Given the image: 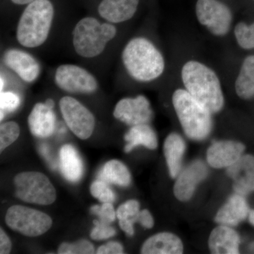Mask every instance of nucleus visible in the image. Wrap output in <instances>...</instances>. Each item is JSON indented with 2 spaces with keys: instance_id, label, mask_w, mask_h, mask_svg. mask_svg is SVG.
<instances>
[{
  "instance_id": "nucleus-24",
  "label": "nucleus",
  "mask_w": 254,
  "mask_h": 254,
  "mask_svg": "<svg viewBox=\"0 0 254 254\" xmlns=\"http://www.w3.org/2000/svg\"><path fill=\"white\" fill-rule=\"evenodd\" d=\"M235 89L237 96L241 99H254V55H248L242 62L235 79Z\"/></svg>"
},
{
  "instance_id": "nucleus-40",
  "label": "nucleus",
  "mask_w": 254,
  "mask_h": 254,
  "mask_svg": "<svg viewBox=\"0 0 254 254\" xmlns=\"http://www.w3.org/2000/svg\"><path fill=\"white\" fill-rule=\"evenodd\" d=\"M3 87H4V79L1 77V92H2Z\"/></svg>"
},
{
  "instance_id": "nucleus-36",
  "label": "nucleus",
  "mask_w": 254,
  "mask_h": 254,
  "mask_svg": "<svg viewBox=\"0 0 254 254\" xmlns=\"http://www.w3.org/2000/svg\"><path fill=\"white\" fill-rule=\"evenodd\" d=\"M11 250V242L2 229L0 230V254H9Z\"/></svg>"
},
{
  "instance_id": "nucleus-10",
  "label": "nucleus",
  "mask_w": 254,
  "mask_h": 254,
  "mask_svg": "<svg viewBox=\"0 0 254 254\" xmlns=\"http://www.w3.org/2000/svg\"><path fill=\"white\" fill-rule=\"evenodd\" d=\"M55 81L60 89L71 93L89 94L98 89V82L85 68L73 64H63L57 68Z\"/></svg>"
},
{
  "instance_id": "nucleus-14",
  "label": "nucleus",
  "mask_w": 254,
  "mask_h": 254,
  "mask_svg": "<svg viewBox=\"0 0 254 254\" xmlns=\"http://www.w3.org/2000/svg\"><path fill=\"white\" fill-rule=\"evenodd\" d=\"M227 176L233 182L235 193L247 195L254 192V156L244 154L227 168Z\"/></svg>"
},
{
  "instance_id": "nucleus-13",
  "label": "nucleus",
  "mask_w": 254,
  "mask_h": 254,
  "mask_svg": "<svg viewBox=\"0 0 254 254\" xmlns=\"http://www.w3.org/2000/svg\"><path fill=\"white\" fill-rule=\"evenodd\" d=\"M246 146L242 142L223 140L213 142L206 152V161L215 169L228 168L244 155Z\"/></svg>"
},
{
  "instance_id": "nucleus-37",
  "label": "nucleus",
  "mask_w": 254,
  "mask_h": 254,
  "mask_svg": "<svg viewBox=\"0 0 254 254\" xmlns=\"http://www.w3.org/2000/svg\"><path fill=\"white\" fill-rule=\"evenodd\" d=\"M40 150H41L42 155H43V157L48 160V162H49L50 165H51V166H53V168H55V167H56V164H55V161H53V157H52L51 153H50V149L49 148H48V145L43 143V144L41 145V147H40Z\"/></svg>"
},
{
  "instance_id": "nucleus-19",
  "label": "nucleus",
  "mask_w": 254,
  "mask_h": 254,
  "mask_svg": "<svg viewBox=\"0 0 254 254\" xmlns=\"http://www.w3.org/2000/svg\"><path fill=\"white\" fill-rule=\"evenodd\" d=\"M139 0H103L98 6L101 17L112 23L125 22L136 14Z\"/></svg>"
},
{
  "instance_id": "nucleus-29",
  "label": "nucleus",
  "mask_w": 254,
  "mask_h": 254,
  "mask_svg": "<svg viewBox=\"0 0 254 254\" xmlns=\"http://www.w3.org/2000/svg\"><path fill=\"white\" fill-rule=\"evenodd\" d=\"M91 193L93 197L102 203H113L116 198L108 182L102 180H96L92 184Z\"/></svg>"
},
{
  "instance_id": "nucleus-5",
  "label": "nucleus",
  "mask_w": 254,
  "mask_h": 254,
  "mask_svg": "<svg viewBox=\"0 0 254 254\" xmlns=\"http://www.w3.org/2000/svg\"><path fill=\"white\" fill-rule=\"evenodd\" d=\"M117 28L109 23H100L93 17L82 18L73 31V45L78 55L93 58L103 53L117 35Z\"/></svg>"
},
{
  "instance_id": "nucleus-27",
  "label": "nucleus",
  "mask_w": 254,
  "mask_h": 254,
  "mask_svg": "<svg viewBox=\"0 0 254 254\" xmlns=\"http://www.w3.org/2000/svg\"><path fill=\"white\" fill-rule=\"evenodd\" d=\"M233 33L240 48L245 50H254V22L240 21L235 25Z\"/></svg>"
},
{
  "instance_id": "nucleus-16",
  "label": "nucleus",
  "mask_w": 254,
  "mask_h": 254,
  "mask_svg": "<svg viewBox=\"0 0 254 254\" xmlns=\"http://www.w3.org/2000/svg\"><path fill=\"white\" fill-rule=\"evenodd\" d=\"M251 209L245 195L235 193L220 207L215 216L218 225L235 227L249 218Z\"/></svg>"
},
{
  "instance_id": "nucleus-20",
  "label": "nucleus",
  "mask_w": 254,
  "mask_h": 254,
  "mask_svg": "<svg viewBox=\"0 0 254 254\" xmlns=\"http://www.w3.org/2000/svg\"><path fill=\"white\" fill-rule=\"evenodd\" d=\"M183 242L178 236L170 232L155 234L145 241L141 247L143 254H181Z\"/></svg>"
},
{
  "instance_id": "nucleus-3",
  "label": "nucleus",
  "mask_w": 254,
  "mask_h": 254,
  "mask_svg": "<svg viewBox=\"0 0 254 254\" xmlns=\"http://www.w3.org/2000/svg\"><path fill=\"white\" fill-rule=\"evenodd\" d=\"M174 110L184 133L194 141L204 140L213 128V113L184 88L174 91L172 96Z\"/></svg>"
},
{
  "instance_id": "nucleus-15",
  "label": "nucleus",
  "mask_w": 254,
  "mask_h": 254,
  "mask_svg": "<svg viewBox=\"0 0 254 254\" xmlns=\"http://www.w3.org/2000/svg\"><path fill=\"white\" fill-rule=\"evenodd\" d=\"M3 61L23 81L31 83L38 78L40 65L31 55L17 49H10L4 53Z\"/></svg>"
},
{
  "instance_id": "nucleus-18",
  "label": "nucleus",
  "mask_w": 254,
  "mask_h": 254,
  "mask_svg": "<svg viewBox=\"0 0 254 254\" xmlns=\"http://www.w3.org/2000/svg\"><path fill=\"white\" fill-rule=\"evenodd\" d=\"M45 103H37L28 117V126L32 134L38 138H47L54 133L56 115Z\"/></svg>"
},
{
  "instance_id": "nucleus-8",
  "label": "nucleus",
  "mask_w": 254,
  "mask_h": 254,
  "mask_svg": "<svg viewBox=\"0 0 254 254\" xmlns=\"http://www.w3.org/2000/svg\"><path fill=\"white\" fill-rule=\"evenodd\" d=\"M6 225L27 237L41 236L50 230L53 220L49 215L23 205H12L5 216Z\"/></svg>"
},
{
  "instance_id": "nucleus-38",
  "label": "nucleus",
  "mask_w": 254,
  "mask_h": 254,
  "mask_svg": "<svg viewBox=\"0 0 254 254\" xmlns=\"http://www.w3.org/2000/svg\"><path fill=\"white\" fill-rule=\"evenodd\" d=\"M33 1H34V0H11V1L14 2V4L19 5L30 4V3Z\"/></svg>"
},
{
  "instance_id": "nucleus-28",
  "label": "nucleus",
  "mask_w": 254,
  "mask_h": 254,
  "mask_svg": "<svg viewBox=\"0 0 254 254\" xmlns=\"http://www.w3.org/2000/svg\"><path fill=\"white\" fill-rule=\"evenodd\" d=\"M20 135V127L14 122H8L0 127V151L16 141Z\"/></svg>"
},
{
  "instance_id": "nucleus-12",
  "label": "nucleus",
  "mask_w": 254,
  "mask_h": 254,
  "mask_svg": "<svg viewBox=\"0 0 254 254\" xmlns=\"http://www.w3.org/2000/svg\"><path fill=\"white\" fill-rule=\"evenodd\" d=\"M208 169L204 162L196 160L182 170L174 185V195L177 200L188 201L194 195L197 187L207 178Z\"/></svg>"
},
{
  "instance_id": "nucleus-21",
  "label": "nucleus",
  "mask_w": 254,
  "mask_h": 254,
  "mask_svg": "<svg viewBox=\"0 0 254 254\" xmlns=\"http://www.w3.org/2000/svg\"><path fill=\"white\" fill-rule=\"evenodd\" d=\"M163 150L169 174L172 178H177L182 170V162L186 151V143L181 135L173 132L165 138Z\"/></svg>"
},
{
  "instance_id": "nucleus-2",
  "label": "nucleus",
  "mask_w": 254,
  "mask_h": 254,
  "mask_svg": "<svg viewBox=\"0 0 254 254\" xmlns=\"http://www.w3.org/2000/svg\"><path fill=\"white\" fill-rule=\"evenodd\" d=\"M122 60L128 74L135 81L148 83L163 76L166 62L158 47L145 37H135L127 43Z\"/></svg>"
},
{
  "instance_id": "nucleus-35",
  "label": "nucleus",
  "mask_w": 254,
  "mask_h": 254,
  "mask_svg": "<svg viewBox=\"0 0 254 254\" xmlns=\"http://www.w3.org/2000/svg\"><path fill=\"white\" fill-rule=\"evenodd\" d=\"M138 223H139L142 227L146 229H150L154 226V219L152 216L149 210H145H145H140Z\"/></svg>"
},
{
  "instance_id": "nucleus-7",
  "label": "nucleus",
  "mask_w": 254,
  "mask_h": 254,
  "mask_svg": "<svg viewBox=\"0 0 254 254\" xmlns=\"http://www.w3.org/2000/svg\"><path fill=\"white\" fill-rule=\"evenodd\" d=\"M195 16L198 23L214 36L222 38L231 31V9L219 0H197Z\"/></svg>"
},
{
  "instance_id": "nucleus-6",
  "label": "nucleus",
  "mask_w": 254,
  "mask_h": 254,
  "mask_svg": "<svg viewBox=\"0 0 254 254\" xmlns=\"http://www.w3.org/2000/svg\"><path fill=\"white\" fill-rule=\"evenodd\" d=\"M14 182L16 196L23 201L48 205L56 200V190L44 174L23 172L15 176Z\"/></svg>"
},
{
  "instance_id": "nucleus-30",
  "label": "nucleus",
  "mask_w": 254,
  "mask_h": 254,
  "mask_svg": "<svg viewBox=\"0 0 254 254\" xmlns=\"http://www.w3.org/2000/svg\"><path fill=\"white\" fill-rule=\"evenodd\" d=\"M95 252L91 242L83 240L74 243H63L58 249L60 254H90Z\"/></svg>"
},
{
  "instance_id": "nucleus-31",
  "label": "nucleus",
  "mask_w": 254,
  "mask_h": 254,
  "mask_svg": "<svg viewBox=\"0 0 254 254\" xmlns=\"http://www.w3.org/2000/svg\"><path fill=\"white\" fill-rule=\"evenodd\" d=\"M21 99L16 93L13 92H1L0 107H1V120L4 118L5 114L12 113L18 108Z\"/></svg>"
},
{
  "instance_id": "nucleus-1",
  "label": "nucleus",
  "mask_w": 254,
  "mask_h": 254,
  "mask_svg": "<svg viewBox=\"0 0 254 254\" xmlns=\"http://www.w3.org/2000/svg\"><path fill=\"white\" fill-rule=\"evenodd\" d=\"M180 76L183 88L212 113L223 110L225 95L221 81L213 68L199 60H190L182 65Z\"/></svg>"
},
{
  "instance_id": "nucleus-32",
  "label": "nucleus",
  "mask_w": 254,
  "mask_h": 254,
  "mask_svg": "<svg viewBox=\"0 0 254 254\" xmlns=\"http://www.w3.org/2000/svg\"><path fill=\"white\" fill-rule=\"evenodd\" d=\"M91 212L99 217L102 223L110 225L116 219L117 212L112 203H103V205H95L91 207Z\"/></svg>"
},
{
  "instance_id": "nucleus-4",
  "label": "nucleus",
  "mask_w": 254,
  "mask_h": 254,
  "mask_svg": "<svg viewBox=\"0 0 254 254\" xmlns=\"http://www.w3.org/2000/svg\"><path fill=\"white\" fill-rule=\"evenodd\" d=\"M53 18L54 7L50 0L32 1L18 21L16 32L18 43L26 48L41 46L49 36Z\"/></svg>"
},
{
  "instance_id": "nucleus-39",
  "label": "nucleus",
  "mask_w": 254,
  "mask_h": 254,
  "mask_svg": "<svg viewBox=\"0 0 254 254\" xmlns=\"http://www.w3.org/2000/svg\"><path fill=\"white\" fill-rule=\"evenodd\" d=\"M249 221H250L251 225L254 227V209L251 210L250 215H249Z\"/></svg>"
},
{
  "instance_id": "nucleus-17",
  "label": "nucleus",
  "mask_w": 254,
  "mask_h": 254,
  "mask_svg": "<svg viewBox=\"0 0 254 254\" xmlns=\"http://www.w3.org/2000/svg\"><path fill=\"white\" fill-rule=\"evenodd\" d=\"M241 238L232 227L219 225L212 230L208 239L210 252L215 254H240Z\"/></svg>"
},
{
  "instance_id": "nucleus-34",
  "label": "nucleus",
  "mask_w": 254,
  "mask_h": 254,
  "mask_svg": "<svg viewBox=\"0 0 254 254\" xmlns=\"http://www.w3.org/2000/svg\"><path fill=\"white\" fill-rule=\"evenodd\" d=\"M124 253V249L121 244L117 242H110L102 245L97 251L98 254H121Z\"/></svg>"
},
{
  "instance_id": "nucleus-22",
  "label": "nucleus",
  "mask_w": 254,
  "mask_h": 254,
  "mask_svg": "<svg viewBox=\"0 0 254 254\" xmlns=\"http://www.w3.org/2000/svg\"><path fill=\"white\" fill-rule=\"evenodd\" d=\"M60 169L66 180L76 182L81 180L83 165L81 156L73 145H63L60 150Z\"/></svg>"
},
{
  "instance_id": "nucleus-26",
  "label": "nucleus",
  "mask_w": 254,
  "mask_h": 254,
  "mask_svg": "<svg viewBox=\"0 0 254 254\" xmlns=\"http://www.w3.org/2000/svg\"><path fill=\"white\" fill-rule=\"evenodd\" d=\"M139 212L140 204L136 200H127L117 210V218L120 228L128 236L134 235L133 225L138 222Z\"/></svg>"
},
{
  "instance_id": "nucleus-23",
  "label": "nucleus",
  "mask_w": 254,
  "mask_h": 254,
  "mask_svg": "<svg viewBox=\"0 0 254 254\" xmlns=\"http://www.w3.org/2000/svg\"><path fill=\"white\" fill-rule=\"evenodd\" d=\"M125 140L127 143L125 147L126 153H130L138 145H143L150 150L158 147L156 133L148 124L132 126L125 134Z\"/></svg>"
},
{
  "instance_id": "nucleus-11",
  "label": "nucleus",
  "mask_w": 254,
  "mask_h": 254,
  "mask_svg": "<svg viewBox=\"0 0 254 254\" xmlns=\"http://www.w3.org/2000/svg\"><path fill=\"white\" fill-rule=\"evenodd\" d=\"M114 116L129 126L148 124L153 117L149 100L144 95L120 100L115 106Z\"/></svg>"
},
{
  "instance_id": "nucleus-25",
  "label": "nucleus",
  "mask_w": 254,
  "mask_h": 254,
  "mask_svg": "<svg viewBox=\"0 0 254 254\" xmlns=\"http://www.w3.org/2000/svg\"><path fill=\"white\" fill-rule=\"evenodd\" d=\"M100 180L120 187H128L131 184V175L125 164L117 160L105 163L100 174Z\"/></svg>"
},
{
  "instance_id": "nucleus-33",
  "label": "nucleus",
  "mask_w": 254,
  "mask_h": 254,
  "mask_svg": "<svg viewBox=\"0 0 254 254\" xmlns=\"http://www.w3.org/2000/svg\"><path fill=\"white\" fill-rule=\"evenodd\" d=\"M95 227L92 230L91 237L94 240H105L115 236L116 231L110 225L102 223L99 220L93 221Z\"/></svg>"
},
{
  "instance_id": "nucleus-9",
  "label": "nucleus",
  "mask_w": 254,
  "mask_h": 254,
  "mask_svg": "<svg viewBox=\"0 0 254 254\" xmlns=\"http://www.w3.org/2000/svg\"><path fill=\"white\" fill-rule=\"evenodd\" d=\"M60 108L65 123L78 138H89L95 128V118L88 108L75 98L63 97Z\"/></svg>"
}]
</instances>
